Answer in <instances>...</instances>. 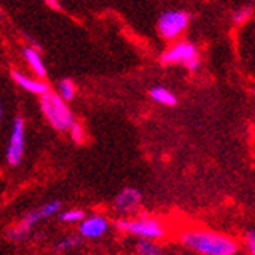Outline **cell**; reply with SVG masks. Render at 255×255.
<instances>
[{
    "label": "cell",
    "mask_w": 255,
    "mask_h": 255,
    "mask_svg": "<svg viewBox=\"0 0 255 255\" xmlns=\"http://www.w3.org/2000/svg\"><path fill=\"white\" fill-rule=\"evenodd\" d=\"M179 240L185 248L199 255H237L240 252V245L234 239L213 229H185Z\"/></svg>",
    "instance_id": "cell-1"
},
{
    "label": "cell",
    "mask_w": 255,
    "mask_h": 255,
    "mask_svg": "<svg viewBox=\"0 0 255 255\" xmlns=\"http://www.w3.org/2000/svg\"><path fill=\"white\" fill-rule=\"evenodd\" d=\"M118 231L137 237L139 240H160L167 234V228L159 219L151 216H141L134 219H118L115 222Z\"/></svg>",
    "instance_id": "cell-2"
},
{
    "label": "cell",
    "mask_w": 255,
    "mask_h": 255,
    "mask_svg": "<svg viewBox=\"0 0 255 255\" xmlns=\"http://www.w3.org/2000/svg\"><path fill=\"white\" fill-rule=\"evenodd\" d=\"M40 109L46 121L58 131H66L75 121L74 113L69 109L67 103L55 92H46L40 97Z\"/></svg>",
    "instance_id": "cell-3"
},
{
    "label": "cell",
    "mask_w": 255,
    "mask_h": 255,
    "mask_svg": "<svg viewBox=\"0 0 255 255\" xmlns=\"http://www.w3.org/2000/svg\"><path fill=\"white\" fill-rule=\"evenodd\" d=\"M60 208H61V203L58 200H51V202H46V203L40 205L38 208H35V210L23 216V219L20 222H17L12 228L8 229V237L11 240H21L23 237H26L31 233L32 228L37 223L57 214L60 211Z\"/></svg>",
    "instance_id": "cell-4"
},
{
    "label": "cell",
    "mask_w": 255,
    "mask_h": 255,
    "mask_svg": "<svg viewBox=\"0 0 255 255\" xmlns=\"http://www.w3.org/2000/svg\"><path fill=\"white\" fill-rule=\"evenodd\" d=\"M160 61L164 64H183L188 71L194 72L199 67L197 48L190 41H179L162 54Z\"/></svg>",
    "instance_id": "cell-5"
},
{
    "label": "cell",
    "mask_w": 255,
    "mask_h": 255,
    "mask_svg": "<svg viewBox=\"0 0 255 255\" xmlns=\"http://www.w3.org/2000/svg\"><path fill=\"white\" fill-rule=\"evenodd\" d=\"M190 23V14L182 9H168L157 18V32L165 40L177 38Z\"/></svg>",
    "instance_id": "cell-6"
},
{
    "label": "cell",
    "mask_w": 255,
    "mask_h": 255,
    "mask_svg": "<svg viewBox=\"0 0 255 255\" xmlns=\"http://www.w3.org/2000/svg\"><path fill=\"white\" fill-rule=\"evenodd\" d=\"M25 133H26L25 120L21 117H17L12 123L8 148H6V159L11 167L20 165L23 154H25Z\"/></svg>",
    "instance_id": "cell-7"
},
{
    "label": "cell",
    "mask_w": 255,
    "mask_h": 255,
    "mask_svg": "<svg viewBox=\"0 0 255 255\" xmlns=\"http://www.w3.org/2000/svg\"><path fill=\"white\" fill-rule=\"evenodd\" d=\"M142 202V194L136 188H124L121 190L117 197L113 199V208L120 214H131L134 213Z\"/></svg>",
    "instance_id": "cell-8"
},
{
    "label": "cell",
    "mask_w": 255,
    "mask_h": 255,
    "mask_svg": "<svg viewBox=\"0 0 255 255\" xmlns=\"http://www.w3.org/2000/svg\"><path fill=\"white\" fill-rule=\"evenodd\" d=\"M109 226H110L109 220L104 216L100 214L89 216L80 222V236L89 240H97L107 233Z\"/></svg>",
    "instance_id": "cell-9"
},
{
    "label": "cell",
    "mask_w": 255,
    "mask_h": 255,
    "mask_svg": "<svg viewBox=\"0 0 255 255\" xmlns=\"http://www.w3.org/2000/svg\"><path fill=\"white\" fill-rule=\"evenodd\" d=\"M12 80L17 86H20L23 90L29 92V94L41 97L46 92H49V84L41 78H31L26 74H21L20 71H12Z\"/></svg>",
    "instance_id": "cell-10"
},
{
    "label": "cell",
    "mask_w": 255,
    "mask_h": 255,
    "mask_svg": "<svg viewBox=\"0 0 255 255\" xmlns=\"http://www.w3.org/2000/svg\"><path fill=\"white\" fill-rule=\"evenodd\" d=\"M23 57H25L28 66L31 67V71L37 75V78H44L48 75V71H46V66L43 63V58L38 52V49L32 48V46H25L23 49Z\"/></svg>",
    "instance_id": "cell-11"
},
{
    "label": "cell",
    "mask_w": 255,
    "mask_h": 255,
    "mask_svg": "<svg viewBox=\"0 0 255 255\" xmlns=\"http://www.w3.org/2000/svg\"><path fill=\"white\" fill-rule=\"evenodd\" d=\"M150 97L156 103L164 104V106H176V103H177V98L174 97V94H171L170 90H167L165 87H160V86L153 87L150 90Z\"/></svg>",
    "instance_id": "cell-12"
},
{
    "label": "cell",
    "mask_w": 255,
    "mask_h": 255,
    "mask_svg": "<svg viewBox=\"0 0 255 255\" xmlns=\"http://www.w3.org/2000/svg\"><path fill=\"white\" fill-rule=\"evenodd\" d=\"M137 255H162V248L156 243V240H139L136 243Z\"/></svg>",
    "instance_id": "cell-13"
},
{
    "label": "cell",
    "mask_w": 255,
    "mask_h": 255,
    "mask_svg": "<svg viewBox=\"0 0 255 255\" xmlns=\"http://www.w3.org/2000/svg\"><path fill=\"white\" fill-rule=\"evenodd\" d=\"M75 94H77V87H75V84H74L72 80L64 78V80H61V81L58 83V95H60L66 103H67V101H72V100L75 98Z\"/></svg>",
    "instance_id": "cell-14"
},
{
    "label": "cell",
    "mask_w": 255,
    "mask_h": 255,
    "mask_svg": "<svg viewBox=\"0 0 255 255\" xmlns=\"http://www.w3.org/2000/svg\"><path fill=\"white\" fill-rule=\"evenodd\" d=\"M84 217H86L84 211L78 210V208H74V210L63 211V213L60 214V222L72 225V223H80Z\"/></svg>",
    "instance_id": "cell-15"
},
{
    "label": "cell",
    "mask_w": 255,
    "mask_h": 255,
    "mask_svg": "<svg viewBox=\"0 0 255 255\" xmlns=\"http://www.w3.org/2000/svg\"><path fill=\"white\" fill-rule=\"evenodd\" d=\"M80 237H77V236H69V237H66V239H63L58 245H57V251L58 252H66V251H69V249H74L75 246H78L80 245Z\"/></svg>",
    "instance_id": "cell-16"
},
{
    "label": "cell",
    "mask_w": 255,
    "mask_h": 255,
    "mask_svg": "<svg viewBox=\"0 0 255 255\" xmlns=\"http://www.w3.org/2000/svg\"><path fill=\"white\" fill-rule=\"evenodd\" d=\"M251 14H252V6H249V5L242 6L233 14V21L236 23V25H240V23L246 21L251 17Z\"/></svg>",
    "instance_id": "cell-17"
},
{
    "label": "cell",
    "mask_w": 255,
    "mask_h": 255,
    "mask_svg": "<svg viewBox=\"0 0 255 255\" xmlns=\"http://www.w3.org/2000/svg\"><path fill=\"white\" fill-rule=\"evenodd\" d=\"M69 131H71V137H72V141L77 142V144H81L83 142V139H84V128L80 123L74 121L71 124V127H69Z\"/></svg>",
    "instance_id": "cell-18"
},
{
    "label": "cell",
    "mask_w": 255,
    "mask_h": 255,
    "mask_svg": "<svg viewBox=\"0 0 255 255\" xmlns=\"http://www.w3.org/2000/svg\"><path fill=\"white\" fill-rule=\"evenodd\" d=\"M246 246L251 255H255V231H249L246 234Z\"/></svg>",
    "instance_id": "cell-19"
},
{
    "label": "cell",
    "mask_w": 255,
    "mask_h": 255,
    "mask_svg": "<svg viewBox=\"0 0 255 255\" xmlns=\"http://www.w3.org/2000/svg\"><path fill=\"white\" fill-rule=\"evenodd\" d=\"M43 2L48 5V6H51V8H54V9H60V3H58V0H43Z\"/></svg>",
    "instance_id": "cell-20"
},
{
    "label": "cell",
    "mask_w": 255,
    "mask_h": 255,
    "mask_svg": "<svg viewBox=\"0 0 255 255\" xmlns=\"http://www.w3.org/2000/svg\"><path fill=\"white\" fill-rule=\"evenodd\" d=\"M2 115H3V110H2V104H0V120H2Z\"/></svg>",
    "instance_id": "cell-21"
},
{
    "label": "cell",
    "mask_w": 255,
    "mask_h": 255,
    "mask_svg": "<svg viewBox=\"0 0 255 255\" xmlns=\"http://www.w3.org/2000/svg\"><path fill=\"white\" fill-rule=\"evenodd\" d=\"M0 17H2V9H0Z\"/></svg>",
    "instance_id": "cell-22"
}]
</instances>
